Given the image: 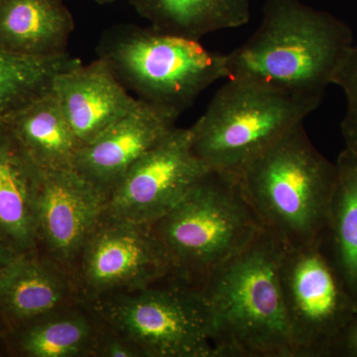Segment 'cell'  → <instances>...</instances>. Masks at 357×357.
I'll return each mask as SVG.
<instances>
[{"label": "cell", "instance_id": "cell-1", "mask_svg": "<svg viewBox=\"0 0 357 357\" xmlns=\"http://www.w3.org/2000/svg\"><path fill=\"white\" fill-rule=\"evenodd\" d=\"M354 44L349 26L299 0H267L257 30L227 55V79L321 102Z\"/></svg>", "mask_w": 357, "mask_h": 357}, {"label": "cell", "instance_id": "cell-2", "mask_svg": "<svg viewBox=\"0 0 357 357\" xmlns=\"http://www.w3.org/2000/svg\"><path fill=\"white\" fill-rule=\"evenodd\" d=\"M285 245L264 227L202 284L215 357H295L280 279Z\"/></svg>", "mask_w": 357, "mask_h": 357}, {"label": "cell", "instance_id": "cell-3", "mask_svg": "<svg viewBox=\"0 0 357 357\" xmlns=\"http://www.w3.org/2000/svg\"><path fill=\"white\" fill-rule=\"evenodd\" d=\"M337 172V164L312 144L303 121L236 176L263 225L286 245L299 248L323 241Z\"/></svg>", "mask_w": 357, "mask_h": 357}, {"label": "cell", "instance_id": "cell-4", "mask_svg": "<svg viewBox=\"0 0 357 357\" xmlns=\"http://www.w3.org/2000/svg\"><path fill=\"white\" fill-rule=\"evenodd\" d=\"M96 53L138 100L178 116L204 89L227 77V55L152 26L115 25L103 33Z\"/></svg>", "mask_w": 357, "mask_h": 357}, {"label": "cell", "instance_id": "cell-5", "mask_svg": "<svg viewBox=\"0 0 357 357\" xmlns=\"http://www.w3.org/2000/svg\"><path fill=\"white\" fill-rule=\"evenodd\" d=\"M152 227L172 257L176 275L202 285L248 248L264 225L237 176L211 170Z\"/></svg>", "mask_w": 357, "mask_h": 357}, {"label": "cell", "instance_id": "cell-6", "mask_svg": "<svg viewBox=\"0 0 357 357\" xmlns=\"http://www.w3.org/2000/svg\"><path fill=\"white\" fill-rule=\"evenodd\" d=\"M192 126V149L211 170L237 175L319 107V100L229 79Z\"/></svg>", "mask_w": 357, "mask_h": 357}, {"label": "cell", "instance_id": "cell-7", "mask_svg": "<svg viewBox=\"0 0 357 357\" xmlns=\"http://www.w3.org/2000/svg\"><path fill=\"white\" fill-rule=\"evenodd\" d=\"M88 304L102 324L135 342L144 357H215L202 285L178 275Z\"/></svg>", "mask_w": 357, "mask_h": 357}, {"label": "cell", "instance_id": "cell-8", "mask_svg": "<svg viewBox=\"0 0 357 357\" xmlns=\"http://www.w3.org/2000/svg\"><path fill=\"white\" fill-rule=\"evenodd\" d=\"M280 279L295 357H331L357 307L321 241L285 245Z\"/></svg>", "mask_w": 357, "mask_h": 357}, {"label": "cell", "instance_id": "cell-9", "mask_svg": "<svg viewBox=\"0 0 357 357\" xmlns=\"http://www.w3.org/2000/svg\"><path fill=\"white\" fill-rule=\"evenodd\" d=\"M72 272L79 300L89 303L133 292L176 275L170 253L152 225L103 215Z\"/></svg>", "mask_w": 357, "mask_h": 357}, {"label": "cell", "instance_id": "cell-10", "mask_svg": "<svg viewBox=\"0 0 357 357\" xmlns=\"http://www.w3.org/2000/svg\"><path fill=\"white\" fill-rule=\"evenodd\" d=\"M211 171L192 149L191 128H175L132 166L109 195L105 215L154 225Z\"/></svg>", "mask_w": 357, "mask_h": 357}, {"label": "cell", "instance_id": "cell-11", "mask_svg": "<svg viewBox=\"0 0 357 357\" xmlns=\"http://www.w3.org/2000/svg\"><path fill=\"white\" fill-rule=\"evenodd\" d=\"M107 202L109 196L75 169L43 171L36 204L37 250L69 270L105 215Z\"/></svg>", "mask_w": 357, "mask_h": 357}, {"label": "cell", "instance_id": "cell-12", "mask_svg": "<svg viewBox=\"0 0 357 357\" xmlns=\"http://www.w3.org/2000/svg\"><path fill=\"white\" fill-rule=\"evenodd\" d=\"M178 117L139 100L132 112L82 147L75 170L109 198L134 164L176 128Z\"/></svg>", "mask_w": 357, "mask_h": 357}, {"label": "cell", "instance_id": "cell-13", "mask_svg": "<svg viewBox=\"0 0 357 357\" xmlns=\"http://www.w3.org/2000/svg\"><path fill=\"white\" fill-rule=\"evenodd\" d=\"M77 296L72 273L41 251L17 255L0 273V332L69 307Z\"/></svg>", "mask_w": 357, "mask_h": 357}, {"label": "cell", "instance_id": "cell-14", "mask_svg": "<svg viewBox=\"0 0 357 357\" xmlns=\"http://www.w3.org/2000/svg\"><path fill=\"white\" fill-rule=\"evenodd\" d=\"M52 91L83 146L139 103L100 58L61 72Z\"/></svg>", "mask_w": 357, "mask_h": 357}, {"label": "cell", "instance_id": "cell-15", "mask_svg": "<svg viewBox=\"0 0 357 357\" xmlns=\"http://www.w3.org/2000/svg\"><path fill=\"white\" fill-rule=\"evenodd\" d=\"M42 175L0 119V241L16 255L37 250L36 204Z\"/></svg>", "mask_w": 357, "mask_h": 357}, {"label": "cell", "instance_id": "cell-16", "mask_svg": "<svg viewBox=\"0 0 357 357\" xmlns=\"http://www.w3.org/2000/svg\"><path fill=\"white\" fill-rule=\"evenodd\" d=\"M0 119L42 171L75 169L83 144L70 128L53 91Z\"/></svg>", "mask_w": 357, "mask_h": 357}, {"label": "cell", "instance_id": "cell-17", "mask_svg": "<svg viewBox=\"0 0 357 357\" xmlns=\"http://www.w3.org/2000/svg\"><path fill=\"white\" fill-rule=\"evenodd\" d=\"M74 18L63 0H0V47L35 57L67 53Z\"/></svg>", "mask_w": 357, "mask_h": 357}, {"label": "cell", "instance_id": "cell-18", "mask_svg": "<svg viewBox=\"0 0 357 357\" xmlns=\"http://www.w3.org/2000/svg\"><path fill=\"white\" fill-rule=\"evenodd\" d=\"M130 3L155 29L198 41L250 20V0H130Z\"/></svg>", "mask_w": 357, "mask_h": 357}, {"label": "cell", "instance_id": "cell-19", "mask_svg": "<svg viewBox=\"0 0 357 357\" xmlns=\"http://www.w3.org/2000/svg\"><path fill=\"white\" fill-rule=\"evenodd\" d=\"M324 248L357 307V154L345 149L337 162Z\"/></svg>", "mask_w": 357, "mask_h": 357}, {"label": "cell", "instance_id": "cell-20", "mask_svg": "<svg viewBox=\"0 0 357 357\" xmlns=\"http://www.w3.org/2000/svg\"><path fill=\"white\" fill-rule=\"evenodd\" d=\"M98 331L84 312L66 307L6 335L7 352L24 357L93 356Z\"/></svg>", "mask_w": 357, "mask_h": 357}, {"label": "cell", "instance_id": "cell-21", "mask_svg": "<svg viewBox=\"0 0 357 357\" xmlns=\"http://www.w3.org/2000/svg\"><path fill=\"white\" fill-rule=\"evenodd\" d=\"M81 63L68 53L35 57L0 47V117L50 93L58 74Z\"/></svg>", "mask_w": 357, "mask_h": 357}, {"label": "cell", "instance_id": "cell-22", "mask_svg": "<svg viewBox=\"0 0 357 357\" xmlns=\"http://www.w3.org/2000/svg\"><path fill=\"white\" fill-rule=\"evenodd\" d=\"M333 84L342 88L347 98V112L342 122L345 148L357 154V46L347 54L335 75Z\"/></svg>", "mask_w": 357, "mask_h": 357}, {"label": "cell", "instance_id": "cell-23", "mask_svg": "<svg viewBox=\"0 0 357 357\" xmlns=\"http://www.w3.org/2000/svg\"><path fill=\"white\" fill-rule=\"evenodd\" d=\"M96 337L93 356L144 357L142 351L130 338L105 325Z\"/></svg>", "mask_w": 357, "mask_h": 357}, {"label": "cell", "instance_id": "cell-24", "mask_svg": "<svg viewBox=\"0 0 357 357\" xmlns=\"http://www.w3.org/2000/svg\"><path fill=\"white\" fill-rule=\"evenodd\" d=\"M331 357H357V314L337 338Z\"/></svg>", "mask_w": 357, "mask_h": 357}, {"label": "cell", "instance_id": "cell-25", "mask_svg": "<svg viewBox=\"0 0 357 357\" xmlns=\"http://www.w3.org/2000/svg\"><path fill=\"white\" fill-rule=\"evenodd\" d=\"M16 255L10 248H7L6 244L0 241V273L9 264Z\"/></svg>", "mask_w": 357, "mask_h": 357}, {"label": "cell", "instance_id": "cell-26", "mask_svg": "<svg viewBox=\"0 0 357 357\" xmlns=\"http://www.w3.org/2000/svg\"><path fill=\"white\" fill-rule=\"evenodd\" d=\"M0 354H8L7 352V347L6 340H4L3 335L0 332Z\"/></svg>", "mask_w": 357, "mask_h": 357}, {"label": "cell", "instance_id": "cell-27", "mask_svg": "<svg viewBox=\"0 0 357 357\" xmlns=\"http://www.w3.org/2000/svg\"><path fill=\"white\" fill-rule=\"evenodd\" d=\"M93 1L98 4H109L114 3V2L117 1V0H93Z\"/></svg>", "mask_w": 357, "mask_h": 357}]
</instances>
